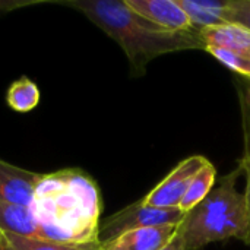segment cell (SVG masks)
I'll return each mask as SVG.
<instances>
[{"mask_svg": "<svg viewBox=\"0 0 250 250\" xmlns=\"http://www.w3.org/2000/svg\"><path fill=\"white\" fill-rule=\"evenodd\" d=\"M40 239L60 243H97L103 211L95 180L79 168L42 174L29 207Z\"/></svg>", "mask_w": 250, "mask_h": 250, "instance_id": "1", "label": "cell"}, {"mask_svg": "<svg viewBox=\"0 0 250 250\" xmlns=\"http://www.w3.org/2000/svg\"><path fill=\"white\" fill-rule=\"evenodd\" d=\"M63 4L83 13L122 47L133 76L144 75L146 64L163 54L204 50L198 31L163 29L135 13L125 0H69Z\"/></svg>", "mask_w": 250, "mask_h": 250, "instance_id": "2", "label": "cell"}, {"mask_svg": "<svg viewBox=\"0 0 250 250\" xmlns=\"http://www.w3.org/2000/svg\"><path fill=\"white\" fill-rule=\"evenodd\" d=\"M237 174L239 168L223 177L220 185L179 224L188 250H198L231 237L245 242L248 217L245 195L236 189Z\"/></svg>", "mask_w": 250, "mask_h": 250, "instance_id": "3", "label": "cell"}, {"mask_svg": "<svg viewBox=\"0 0 250 250\" xmlns=\"http://www.w3.org/2000/svg\"><path fill=\"white\" fill-rule=\"evenodd\" d=\"M185 214L179 208H154L139 199L103 220L100 223L98 239L101 245H107L127 231L146 227L179 226Z\"/></svg>", "mask_w": 250, "mask_h": 250, "instance_id": "4", "label": "cell"}, {"mask_svg": "<svg viewBox=\"0 0 250 250\" xmlns=\"http://www.w3.org/2000/svg\"><path fill=\"white\" fill-rule=\"evenodd\" d=\"M207 158L202 155H192L176 166L174 170L166 176L142 201L154 208H179L190 182L198 171L207 164Z\"/></svg>", "mask_w": 250, "mask_h": 250, "instance_id": "5", "label": "cell"}, {"mask_svg": "<svg viewBox=\"0 0 250 250\" xmlns=\"http://www.w3.org/2000/svg\"><path fill=\"white\" fill-rule=\"evenodd\" d=\"M41 177L40 173L0 160V201L29 208Z\"/></svg>", "mask_w": 250, "mask_h": 250, "instance_id": "6", "label": "cell"}, {"mask_svg": "<svg viewBox=\"0 0 250 250\" xmlns=\"http://www.w3.org/2000/svg\"><path fill=\"white\" fill-rule=\"evenodd\" d=\"M141 18L167 31H192L190 21L177 0H125Z\"/></svg>", "mask_w": 250, "mask_h": 250, "instance_id": "7", "label": "cell"}, {"mask_svg": "<svg viewBox=\"0 0 250 250\" xmlns=\"http://www.w3.org/2000/svg\"><path fill=\"white\" fill-rule=\"evenodd\" d=\"M176 229L177 226H160L127 231L103 245V250H160L170 240Z\"/></svg>", "mask_w": 250, "mask_h": 250, "instance_id": "8", "label": "cell"}, {"mask_svg": "<svg viewBox=\"0 0 250 250\" xmlns=\"http://www.w3.org/2000/svg\"><path fill=\"white\" fill-rule=\"evenodd\" d=\"M204 50L218 47L250 57V31L234 23H223L199 31Z\"/></svg>", "mask_w": 250, "mask_h": 250, "instance_id": "9", "label": "cell"}, {"mask_svg": "<svg viewBox=\"0 0 250 250\" xmlns=\"http://www.w3.org/2000/svg\"><path fill=\"white\" fill-rule=\"evenodd\" d=\"M177 3L188 15L192 28L198 32L205 28L226 23L224 13L227 9V0H177Z\"/></svg>", "mask_w": 250, "mask_h": 250, "instance_id": "10", "label": "cell"}, {"mask_svg": "<svg viewBox=\"0 0 250 250\" xmlns=\"http://www.w3.org/2000/svg\"><path fill=\"white\" fill-rule=\"evenodd\" d=\"M0 230L6 234L40 239L38 224L28 207L0 201Z\"/></svg>", "mask_w": 250, "mask_h": 250, "instance_id": "11", "label": "cell"}, {"mask_svg": "<svg viewBox=\"0 0 250 250\" xmlns=\"http://www.w3.org/2000/svg\"><path fill=\"white\" fill-rule=\"evenodd\" d=\"M215 177H217L215 167L209 161H207V164L198 171V174L190 182V185L179 205V209L185 215L189 211H192L196 205H199L211 193V190L214 189Z\"/></svg>", "mask_w": 250, "mask_h": 250, "instance_id": "12", "label": "cell"}, {"mask_svg": "<svg viewBox=\"0 0 250 250\" xmlns=\"http://www.w3.org/2000/svg\"><path fill=\"white\" fill-rule=\"evenodd\" d=\"M41 98V92L35 82L26 76H21L13 81L6 91L7 105L18 113H28L34 110Z\"/></svg>", "mask_w": 250, "mask_h": 250, "instance_id": "13", "label": "cell"}, {"mask_svg": "<svg viewBox=\"0 0 250 250\" xmlns=\"http://www.w3.org/2000/svg\"><path fill=\"white\" fill-rule=\"evenodd\" d=\"M9 245L13 250H103V245L97 243H60V242H50L42 239H32V237H22L16 234H6L3 233Z\"/></svg>", "mask_w": 250, "mask_h": 250, "instance_id": "14", "label": "cell"}, {"mask_svg": "<svg viewBox=\"0 0 250 250\" xmlns=\"http://www.w3.org/2000/svg\"><path fill=\"white\" fill-rule=\"evenodd\" d=\"M207 51L209 54H212L224 66H227L230 70L250 79V57L226 50V48H218V47L207 48Z\"/></svg>", "mask_w": 250, "mask_h": 250, "instance_id": "15", "label": "cell"}, {"mask_svg": "<svg viewBox=\"0 0 250 250\" xmlns=\"http://www.w3.org/2000/svg\"><path fill=\"white\" fill-rule=\"evenodd\" d=\"M224 21L250 31V0H227Z\"/></svg>", "mask_w": 250, "mask_h": 250, "instance_id": "16", "label": "cell"}, {"mask_svg": "<svg viewBox=\"0 0 250 250\" xmlns=\"http://www.w3.org/2000/svg\"><path fill=\"white\" fill-rule=\"evenodd\" d=\"M240 104L243 117V135H245V154L250 155V85L240 88Z\"/></svg>", "mask_w": 250, "mask_h": 250, "instance_id": "17", "label": "cell"}, {"mask_svg": "<svg viewBox=\"0 0 250 250\" xmlns=\"http://www.w3.org/2000/svg\"><path fill=\"white\" fill-rule=\"evenodd\" d=\"M239 168L246 176V190H245V204H246V217H248V230H246V239L245 243L250 246V155H243Z\"/></svg>", "mask_w": 250, "mask_h": 250, "instance_id": "18", "label": "cell"}, {"mask_svg": "<svg viewBox=\"0 0 250 250\" xmlns=\"http://www.w3.org/2000/svg\"><path fill=\"white\" fill-rule=\"evenodd\" d=\"M37 3H40V1H37V0H0V15L21 9V7L32 6Z\"/></svg>", "mask_w": 250, "mask_h": 250, "instance_id": "19", "label": "cell"}, {"mask_svg": "<svg viewBox=\"0 0 250 250\" xmlns=\"http://www.w3.org/2000/svg\"><path fill=\"white\" fill-rule=\"evenodd\" d=\"M160 250H188L186 248V242H185V237L177 226L176 231L173 233V236L170 237V240L161 248Z\"/></svg>", "mask_w": 250, "mask_h": 250, "instance_id": "20", "label": "cell"}, {"mask_svg": "<svg viewBox=\"0 0 250 250\" xmlns=\"http://www.w3.org/2000/svg\"><path fill=\"white\" fill-rule=\"evenodd\" d=\"M0 250H13L12 246L9 245V242L6 240V237H4L1 230H0Z\"/></svg>", "mask_w": 250, "mask_h": 250, "instance_id": "21", "label": "cell"}]
</instances>
